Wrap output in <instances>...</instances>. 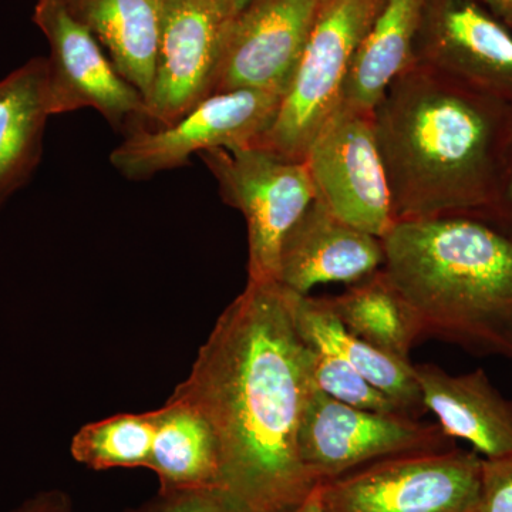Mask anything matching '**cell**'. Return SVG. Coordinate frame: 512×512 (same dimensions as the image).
Listing matches in <instances>:
<instances>
[{
	"label": "cell",
	"mask_w": 512,
	"mask_h": 512,
	"mask_svg": "<svg viewBox=\"0 0 512 512\" xmlns=\"http://www.w3.org/2000/svg\"><path fill=\"white\" fill-rule=\"evenodd\" d=\"M46 79L47 59L39 56L0 80V208L42 160L50 117Z\"/></svg>",
	"instance_id": "17"
},
{
	"label": "cell",
	"mask_w": 512,
	"mask_h": 512,
	"mask_svg": "<svg viewBox=\"0 0 512 512\" xmlns=\"http://www.w3.org/2000/svg\"><path fill=\"white\" fill-rule=\"evenodd\" d=\"M312 350V379L320 392L356 409L407 416L399 404L373 386L348 363L313 346Z\"/></svg>",
	"instance_id": "23"
},
{
	"label": "cell",
	"mask_w": 512,
	"mask_h": 512,
	"mask_svg": "<svg viewBox=\"0 0 512 512\" xmlns=\"http://www.w3.org/2000/svg\"><path fill=\"white\" fill-rule=\"evenodd\" d=\"M12 512H73L69 494L62 490L43 491Z\"/></svg>",
	"instance_id": "27"
},
{
	"label": "cell",
	"mask_w": 512,
	"mask_h": 512,
	"mask_svg": "<svg viewBox=\"0 0 512 512\" xmlns=\"http://www.w3.org/2000/svg\"><path fill=\"white\" fill-rule=\"evenodd\" d=\"M424 0H386L357 49L339 106L373 114L397 77L413 66Z\"/></svg>",
	"instance_id": "18"
},
{
	"label": "cell",
	"mask_w": 512,
	"mask_h": 512,
	"mask_svg": "<svg viewBox=\"0 0 512 512\" xmlns=\"http://www.w3.org/2000/svg\"><path fill=\"white\" fill-rule=\"evenodd\" d=\"M512 104L414 63L373 111L394 224L484 218L493 205Z\"/></svg>",
	"instance_id": "2"
},
{
	"label": "cell",
	"mask_w": 512,
	"mask_h": 512,
	"mask_svg": "<svg viewBox=\"0 0 512 512\" xmlns=\"http://www.w3.org/2000/svg\"><path fill=\"white\" fill-rule=\"evenodd\" d=\"M322 0H249L229 26L214 93L256 90L284 97Z\"/></svg>",
	"instance_id": "12"
},
{
	"label": "cell",
	"mask_w": 512,
	"mask_h": 512,
	"mask_svg": "<svg viewBox=\"0 0 512 512\" xmlns=\"http://www.w3.org/2000/svg\"><path fill=\"white\" fill-rule=\"evenodd\" d=\"M474 512H512V454L483 458L480 498Z\"/></svg>",
	"instance_id": "25"
},
{
	"label": "cell",
	"mask_w": 512,
	"mask_h": 512,
	"mask_svg": "<svg viewBox=\"0 0 512 512\" xmlns=\"http://www.w3.org/2000/svg\"><path fill=\"white\" fill-rule=\"evenodd\" d=\"M234 2V5L237 6L238 12L242 8H244L245 5L249 2V0H232Z\"/></svg>",
	"instance_id": "30"
},
{
	"label": "cell",
	"mask_w": 512,
	"mask_h": 512,
	"mask_svg": "<svg viewBox=\"0 0 512 512\" xmlns=\"http://www.w3.org/2000/svg\"><path fill=\"white\" fill-rule=\"evenodd\" d=\"M330 308L357 338L399 359L410 360L419 339L409 309L382 269L348 291L328 298Z\"/></svg>",
	"instance_id": "21"
},
{
	"label": "cell",
	"mask_w": 512,
	"mask_h": 512,
	"mask_svg": "<svg viewBox=\"0 0 512 512\" xmlns=\"http://www.w3.org/2000/svg\"><path fill=\"white\" fill-rule=\"evenodd\" d=\"M383 261L382 239L350 227L315 198L282 242L278 282L309 295L329 282L356 284L379 271Z\"/></svg>",
	"instance_id": "14"
},
{
	"label": "cell",
	"mask_w": 512,
	"mask_h": 512,
	"mask_svg": "<svg viewBox=\"0 0 512 512\" xmlns=\"http://www.w3.org/2000/svg\"><path fill=\"white\" fill-rule=\"evenodd\" d=\"M481 220L491 222L512 237V121L501 160L494 202L491 210Z\"/></svg>",
	"instance_id": "26"
},
{
	"label": "cell",
	"mask_w": 512,
	"mask_h": 512,
	"mask_svg": "<svg viewBox=\"0 0 512 512\" xmlns=\"http://www.w3.org/2000/svg\"><path fill=\"white\" fill-rule=\"evenodd\" d=\"M303 466L318 484L382 458L453 447L439 424L356 409L313 387L299 427Z\"/></svg>",
	"instance_id": "8"
},
{
	"label": "cell",
	"mask_w": 512,
	"mask_h": 512,
	"mask_svg": "<svg viewBox=\"0 0 512 512\" xmlns=\"http://www.w3.org/2000/svg\"><path fill=\"white\" fill-rule=\"evenodd\" d=\"M156 434V410L117 414L86 424L72 440L77 463L96 471L148 468Z\"/></svg>",
	"instance_id": "22"
},
{
	"label": "cell",
	"mask_w": 512,
	"mask_h": 512,
	"mask_svg": "<svg viewBox=\"0 0 512 512\" xmlns=\"http://www.w3.org/2000/svg\"><path fill=\"white\" fill-rule=\"evenodd\" d=\"M275 512H323L320 504L319 485L301 503L289 505Z\"/></svg>",
	"instance_id": "29"
},
{
	"label": "cell",
	"mask_w": 512,
	"mask_h": 512,
	"mask_svg": "<svg viewBox=\"0 0 512 512\" xmlns=\"http://www.w3.org/2000/svg\"><path fill=\"white\" fill-rule=\"evenodd\" d=\"M424 407L451 440H464L485 460L512 454V399L483 369L451 375L431 363L414 365Z\"/></svg>",
	"instance_id": "15"
},
{
	"label": "cell",
	"mask_w": 512,
	"mask_h": 512,
	"mask_svg": "<svg viewBox=\"0 0 512 512\" xmlns=\"http://www.w3.org/2000/svg\"><path fill=\"white\" fill-rule=\"evenodd\" d=\"M200 158L222 200L247 222L248 281H278L282 242L315 200L308 165L261 147L217 148Z\"/></svg>",
	"instance_id": "6"
},
{
	"label": "cell",
	"mask_w": 512,
	"mask_h": 512,
	"mask_svg": "<svg viewBox=\"0 0 512 512\" xmlns=\"http://www.w3.org/2000/svg\"><path fill=\"white\" fill-rule=\"evenodd\" d=\"M382 271L420 338L512 360V237L477 217L396 222Z\"/></svg>",
	"instance_id": "3"
},
{
	"label": "cell",
	"mask_w": 512,
	"mask_h": 512,
	"mask_svg": "<svg viewBox=\"0 0 512 512\" xmlns=\"http://www.w3.org/2000/svg\"><path fill=\"white\" fill-rule=\"evenodd\" d=\"M483 457L457 446L382 458L319 484L323 512H474Z\"/></svg>",
	"instance_id": "5"
},
{
	"label": "cell",
	"mask_w": 512,
	"mask_h": 512,
	"mask_svg": "<svg viewBox=\"0 0 512 512\" xmlns=\"http://www.w3.org/2000/svg\"><path fill=\"white\" fill-rule=\"evenodd\" d=\"M70 13L96 36L121 76L147 101L165 0H64Z\"/></svg>",
	"instance_id": "19"
},
{
	"label": "cell",
	"mask_w": 512,
	"mask_h": 512,
	"mask_svg": "<svg viewBox=\"0 0 512 512\" xmlns=\"http://www.w3.org/2000/svg\"><path fill=\"white\" fill-rule=\"evenodd\" d=\"M33 23L46 36V94L50 116L76 110L99 111L111 126L146 123V100L127 82L96 36L79 22L64 0H37Z\"/></svg>",
	"instance_id": "9"
},
{
	"label": "cell",
	"mask_w": 512,
	"mask_h": 512,
	"mask_svg": "<svg viewBox=\"0 0 512 512\" xmlns=\"http://www.w3.org/2000/svg\"><path fill=\"white\" fill-rule=\"evenodd\" d=\"M123 512H247L222 488L158 491L153 498Z\"/></svg>",
	"instance_id": "24"
},
{
	"label": "cell",
	"mask_w": 512,
	"mask_h": 512,
	"mask_svg": "<svg viewBox=\"0 0 512 512\" xmlns=\"http://www.w3.org/2000/svg\"><path fill=\"white\" fill-rule=\"evenodd\" d=\"M284 97L256 90L214 93L168 126H137L114 148L110 163L123 177L148 180L217 148L254 147L274 123Z\"/></svg>",
	"instance_id": "7"
},
{
	"label": "cell",
	"mask_w": 512,
	"mask_h": 512,
	"mask_svg": "<svg viewBox=\"0 0 512 512\" xmlns=\"http://www.w3.org/2000/svg\"><path fill=\"white\" fill-rule=\"evenodd\" d=\"M148 470L160 481L158 491L224 490L220 441L200 410L171 396L156 410Z\"/></svg>",
	"instance_id": "20"
},
{
	"label": "cell",
	"mask_w": 512,
	"mask_h": 512,
	"mask_svg": "<svg viewBox=\"0 0 512 512\" xmlns=\"http://www.w3.org/2000/svg\"><path fill=\"white\" fill-rule=\"evenodd\" d=\"M286 292L296 329L309 345L348 363L399 404L407 416L419 419L426 407L412 360L399 359L357 338L340 322L328 298H312L289 289Z\"/></svg>",
	"instance_id": "16"
},
{
	"label": "cell",
	"mask_w": 512,
	"mask_h": 512,
	"mask_svg": "<svg viewBox=\"0 0 512 512\" xmlns=\"http://www.w3.org/2000/svg\"><path fill=\"white\" fill-rule=\"evenodd\" d=\"M313 350L278 281H248L171 394L200 410L220 441L222 483L247 512L301 503L318 487L299 454Z\"/></svg>",
	"instance_id": "1"
},
{
	"label": "cell",
	"mask_w": 512,
	"mask_h": 512,
	"mask_svg": "<svg viewBox=\"0 0 512 512\" xmlns=\"http://www.w3.org/2000/svg\"><path fill=\"white\" fill-rule=\"evenodd\" d=\"M305 163L316 200L339 220L380 239L392 229V197L373 114L336 107L312 141Z\"/></svg>",
	"instance_id": "10"
},
{
	"label": "cell",
	"mask_w": 512,
	"mask_h": 512,
	"mask_svg": "<svg viewBox=\"0 0 512 512\" xmlns=\"http://www.w3.org/2000/svg\"><path fill=\"white\" fill-rule=\"evenodd\" d=\"M414 59L512 104V35L481 0H424Z\"/></svg>",
	"instance_id": "13"
},
{
	"label": "cell",
	"mask_w": 512,
	"mask_h": 512,
	"mask_svg": "<svg viewBox=\"0 0 512 512\" xmlns=\"http://www.w3.org/2000/svg\"><path fill=\"white\" fill-rule=\"evenodd\" d=\"M237 13L232 0H165L143 126H168L211 96Z\"/></svg>",
	"instance_id": "11"
},
{
	"label": "cell",
	"mask_w": 512,
	"mask_h": 512,
	"mask_svg": "<svg viewBox=\"0 0 512 512\" xmlns=\"http://www.w3.org/2000/svg\"><path fill=\"white\" fill-rule=\"evenodd\" d=\"M495 18L512 28V0H481Z\"/></svg>",
	"instance_id": "28"
},
{
	"label": "cell",
	"mask_w": 512,
	"mask_h": 512,
	"mask_svg": "<svg viewBox=\"0 0 512 512\" xmlns=\"http://www.w3.org/2000/svg\"><path fill=\"white\" fill-rule=\"evenodd\" d=\"M386 0H322L295 77L274 123L254 147L305 161L312 141L339 106L360 43Z\"/></svg>",
	"instance_id": "4"
}]
</instances>
